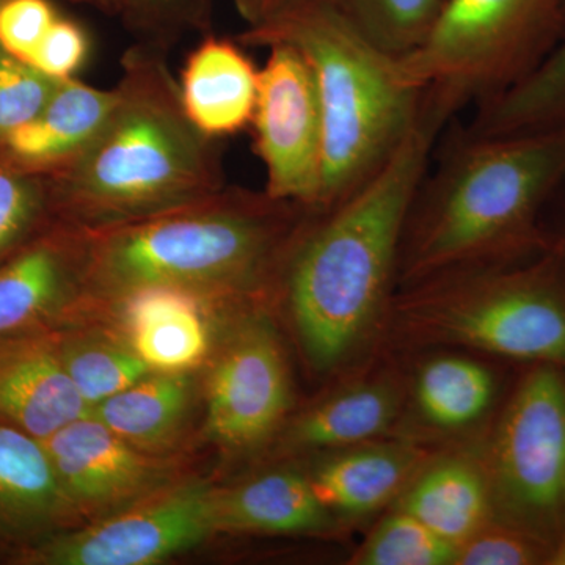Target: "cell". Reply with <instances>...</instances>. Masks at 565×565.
<instances>
[{
    "label": "cell",
    "mask_w": 565,
    "mask_h": 565,
    "mask_svg": "<svg viewBox=\"0 0 565 565\" xmlns=\"http://www.w3.org/2000/svg\"><path fill=\"white\" fill-rule=\"evenodd\" d=\"M457 111L444 95L424 88L418 120L385 166L297 234L281 264V282L315 366L329 370L343 362L381 313L416 192Z\"/></svg>",
    "instance_id": "6da1fadb"
},
{
    "label": "cell",
    "mask_w": 565,
    "mask_h": 565,
    "mask_svg": "<svg viewBox=\"0 0 565 565\" xmlns=\"http://www.w3.org/2000/svg\"><path fill=\"white\" fill-rule=\"evenodd\" d=\"M117 87L120 99L102 132L52 173L51 206L82 232L141 221L226 185L221 140L189 120L166 51L134 44Z\"/></svg>",
    "instance_id": "7a4b0ae2"
},
{
    "label": "cell",
    "mask_w": 565,
    "mask_h": 565,
    "mask_svg": "<svg viewBox=\"0 0 565 565\" xmlns=\"http://www.w3.org/2000/svg\"><path fill=\"white\" fill-rule=\"evenodd\" d=\"M565 185V125L468 137L424 174L401 250L404 280L419 282L546 250L544 212Z\"/></svg>",
    "instance_id": "3957f363"
},
{
    "label": "cell",
    "mask_w": 565,
    "mask_h": 565,
    "mask_svg": "<svg viewBox=\"0 0 565 565\" xmlns=\"http://www.w3.org/2000/svg\"><path fill=\"white\" fill-rule=\"evenodd\" d=\"M307 210L266 192L223 188L141 221L84 233L82 286L121 297L145 286H177L236 299L269 285Z\"/></svg>",
    "instance_id": "277c9868"
},
{
    "label": "cell",
    "mask_w": 565,
    "mask_h": 565,
    "mask_svg": "<svg viewBox=\"0 0 565 565\" xmlns=\"http://www.w3.org/2000/svg\"><path fill=\"white\" fill-rule=\"evenodd\" d=\"M237 41L250 47L289 44L313 71L323 118L322 189L313 212L330 210L373 178L418 120L424 90L329 0H281Z\"/></svg>",
    "instance_id": "5b68a950"
},
{
    "label": "cell",
    "mask_w": 565,
    "mask_h": 565,
    "mask_svg": "<svg viewBox=\"0 0 565 565\" xmlns=\"http://www.w3.org/2000/svg\"><path fill=\"white\" fill-rule=\"evenodd\" d=\"M399 311L424 340L565 371V264L546 250L419 281Z\"/></svg>",
    "instance_id": "8992f818"
},
{
    "label": "cell",
    "mask_w": 565,
    "mask_h": 565,
    "mask_svg": "<svg viewBox=\"0 0 565 565\" xmlns=\"http://www.w3.org/2000/svg\"><path fill=\"white\" fill-rule=\"evenodd\" d=\"M565 40V0H446L433 32L401 58L415 87L462 110L525 79Z\"/></svg>",
    "instance_id": "52a82bcc"
},
{
    "label": "cell",
    "mask_w": 565,
    "mask_h": 565,
    "mask_svg": "<svg viewBox=\"0 0 565 565\" xmlns=\"http://www.w3.org/2000/svg\"><path fill=\"white\" fill-rule=\"evenodd\" d=\"M498 522L555 552L565 531V371L534 364L493 434L487 467Z\"/></svg>",
    "instance_id": "ba28073f"
},
{
    "label": "cell",
    "mask_w": 565,
    "mask_h": 565,
    "mask_svg": "<svg viewBox=\"0 0 565 565\" xmlns=\"http://www.w3.org/2000/svg\"><path fill=\"white\" fill-rule=\"evenodd\" d=\"M215 489L158 490L73 533L46 535L18 550L24 565H151L192 548L215 531Z\"/></svg>",
    "instance_id": "9c48e42d"
},
{
    "label": "cell",
    "mask_w": 565,
    "mask_h": 565,
    "mask_svg": "<svg viewBox=\"0 0 565 565\" xmlns=\"http://www.w3.org/2000/svg\"><path fill=\"white\" fill-rule=\"evenodd\" d=\"M250 125L253 151L266 169L264 192L316 211L323 172V118L313 71L289 44L267 47Z\"/></svg>",
    "instance_id": "30bf717a"
},
{
    "label": "cell",
    "mask_w": 565,
    "mask_h": 565,
    "mask_svg": "<svg viewBox=\"0 0 565 565\" xmlns=\"http://www.w3.org/2000/svg\"><path fill=\"white\" fill-rule=\"evenodd\" d=\"M207 430L230 448H252L291 404L288 364L266 316L250 315L218 352L206 385Z\"/></svg>",
    "instance_id": "8fae6325"
},
{
    "label": "cell",
    "mask_w": 565,
    "mask_h": 565,
    "mask_svg": "<svg viewBox=\"0 0 565 565\" xmlns=\"http://www.w3.org/2000/svg\"><path fill=\"white\" fill-rule=\"evenodd\" d=\"M71 514L110 515L161 490L166 475L93 415L41 440Z\"/></svg>",
    "instance_id": "7c38bea8"
},
{
    "label": "cell",
    "mask_w": 565,
    "mask_h": 565,
    "mask_svg": "<svg viewBox=\"0 0 565 565\" xmlns=\"http://www.w3.org/2000/svg\"><path fill=\"white\" fill-rule=\"evenodd\" d=\"M92 407L63 366L58 334L43 326L0 334V423L50 437Z\"/></svg>",
    "instance_id": "4fadbf2b"
},
{
    "label": "cell",
    "mask_w": 565,
    "mask_h": 565,
    "mask_svg": "<svg viewBox=\"0 0 565 565\" xmlns=\"http://www.w3.org/2000/svg\"><path fill=\"white\" fill-rule=\"evenodd\" d=\"M206 294L177 286H145L118 297L129 345L152 373L185 374L210 353Z\"/></svg>",
    "instance_id": "5bb4252c"
},
{
    "label": "cell",
    "mask_w": 565,
    "mask_h": 565,
    "mask_svg": "<svg viewBox=\"0 0 565 565\" xmlns=\"http://www.w3.org/2000/svg\"><path fill=\"white\" fill-rule=\"evenodd\" d=\"M259 70L239 41L207 33L181 70L182 107L199 131L221 140L250 128Z\"/></svg>",
    "instance_id": "9a60e30c"
},
{
    "label": "cell",
    "mask_w": 565,
    "mask_h": 565,
    "mask_svg": "<svg viewBox=\"0 0 565 565\" xmlns=\"http://www.w3.org/2000/svg\"><path fill=\"white\" fill-rule=\"evenodd\" d=\"M120 99L110 90L77 79L58 82L39 117L0 140L11 162L55 173L76 159L102 132Z\"/></svg>",
    "instance_id": "2e32d148"
},
{
    "label": "cell",
    "mask_w": 565,
    "mask_h": 565,
    "mask_svg": "<svg viewBox=\"0 0 565 565\" xmlns=\"http://www.w3.org/2000/svg\"><path fill=\"white\" fill-rule=\"evenodd\" d=\"M71 515L40 438L0 423V539L21 542V550Z\"/></svg>",
    "instance_id": "e0dca14e"
},
{
    "label": "cell",
    "mask_w": 565,
    "mask_h": 565,
    "mask_svg": "<svg viewBox=\"0 0 565 565\" xmlns=\"http://www.w3.org/2000/svg\"><path fill=\"white\" fill-rule=\"evenodd\" d=\"M84 234L47 237L0 266V334L41 326L82 285Z\"/></svg>",
    "instance_id": "ac0fdd59"
},
{
    "label": "cell",
    "mask_w": 565,
    "mask_h": 565,
    "mask_svg": "<svg viewBox=\"0 0 565 565\" xmlns=\"http://www.w3.org/2000/svg\"><path fill=\"white\" fill-rule=\"evenodd\" d=\"M214 520L217 534H297L323 530L330 515L311 479L274 471L232 489H215Z\"/></svg>",
    "instance_id": "d6986e66"
},
{
    "label": "cell",
    "mask_w": 565,
    "mask_h": 565,
    "mask_svg": "<svg viewBox=\"0 0 565 565\" xmlns=\"http://www.w3.org/2000/svg\"><path fill=\"white\" fill-rule=\"evenodd\" d=\"M397 509L414 515L459 548L492 522L493 498L484 470L465 460H445L416 476Z\"/></svg>",
    "instance_id": "ffe728a7"
},
{
    "label": "cell",
    "mask_w": 565,
    "mask_h": 565,
    "mask_svg": "<svg viewBox=\"0 0 565 565\" xmlns=\"http://www.w3.org/2000/svg\"><path fill=\"white\" fill-rule=\"evenodd\" d=\"M419 462L422 452L407 445L356 448L323 463L311 484L329 511L370 514L404 489Z\"/></svg>",
    "instance_id": "44dd1931"
},
{
    "label": "cell",
    "mask_w": 565,
    "mask_h": 565,
    "mask_svg": "<svg viewBox=\"0 0 565 565\" xmlns=\"http://www.w3.org/2000/svg\"><path fill=\"white\" fill-rule=\"evenodd\" d=\"M191 401L188 373H152L96 404L92 415L136 448H162L180 433Z\"/></svg>",
    "instance_id": "7402d4cb"
},
{
    "label": "cell",
    "mask_w": 565,
    "mask_h": 565,
    "mask_svg": "<svg viewBox=\"0 0 565 565\" xmlns=\"http://www.w3.org/2000/svg\"><path fill=\"white\" fill-rule=\"evenodd\" d=\"M565 125V40L514 87L478 104L468 137H500Z\"/></svg>",
    "instance_id": "603a6c76"
},
{
    "label": "cell",
    "mask_w": 565,
    "mask_h": 565,
    "mask_svg": "<svg viewBox=\"0 0 565 565\" xmlns=\"http://www.w3.org/2000/svg\"><path fill=\"white\" fill-rule=\"evenodd\" d=\"M397 414L392 386L363 384L343 390L311 408L289 433L299 448H344L385 433Z\"/></svg>",
    "instance_id": "cb8c5ba5"
},
{
    "label": "cell",
    "mask_w": 565,
    "mask_h": 565,
    "mask_svg": "<svg viewBox=\"0 0 565 565\" xmlns=\"http://www.w3.org/2000/svg\"><path fill=\"white\" fill-rule=\"evenodd\" d=\"M494 379L482 364L459 356L434 360L416 381V403L424 418L445 429L468 426L489 411Z\"/></svg>",
    "instance_id": "d4e9b609"
},
{
    "label": "cell",
    "mask_w": 565,
    "mask_h": 565,
    "mask_svg": "<svg viewBox=\"0 0 565 565\" xmlns=\"http://www.w3.org/2000/svg\"><path fill=\"white\" fill-rule=\"evenodd\" d=\"M341 17L377 50L407 57L433 32L446 0H329Z\"/></svg>",
    "instance_id": "484cf974"
},
{
    "label": "cell",
    "mask_w": 565,
    "mask_h": 565,
    "mask_svg": "<svg viewBox=\"0 0 565 565\" xmlns=\"http://www.w3.org/2000/svg\"><path fill=\"white\" fill-rule=\"evenodd\" d=\"M58 345L66 374L90 407L152 374L131 345L109 340H65Z\"/></svg>",
    "instance_id": "4316f807"
},
{
    "label": "cell",
    "mask_w": 565,
    "mask_h": 565,
    "mask_svg": "<svg viewBox=\"0 0 565 565\" xmlns=\"http://www.w3.org/2000/svg\"><path fill=\"white\" fill-rule=\"evenodd\" d=\"M459 548L407 512L394 511L375 527L355 556L362 565L456 564Z\"/></svg>",
    "instance_id": "83f0119b"
},
{
    "label": "cell",
    "mask_w": 565,
    "mask_h": 565,
    "mask_svg": "<svg viewBox=\"0 0 565 565\" xmlns=\"http://www.w3.org/2000/svg\"><path fill=\"white\" fill-rule=\"evenodd\" d=\"M122 24L137 43L169 52L189 35L212 33V0H120Z\"/></svg>",
    "instance_id": "f1b7e54d"
},
{
    "label": "cell",
    "mask_w": 565,
    "mask_h": 565,
    "mask_svg": "<svg viewBox=\"0 0 565 565\" xmlns=\"http://www.w3.org/2000/svg\"><path fill=\"white\" fill-rule=\"evenodd\" d=\"M58 82L0 50V140L35 120Z\"/></svg>",
    "instance_id": "f546056e"
},
{
    "label": "cell",
    "mask_w": 565,
    "mask_h": 565,
    "mask_svg": "<svg viewBox=\"0 0 565 565\" xmlns=\"http://www.w3.org/2000/svg\"><path fill=\"white\" fill-rule=\"evenodd\" d=\"M47 206L50 185L10 159L0 161V256L20 243Z\"/></svg>",
    "instance_id": "4dcf8cb0"
},
{
    "label": "cell",
    "mask_w": 565,
    "mask_h": 565,
    "mask_svg": "<svg viewBox=\"0 0 565 565\" xmlns=\"http://www.w3.org/2000/svg\"><path fill=\"white\" fill-rule=\"evenodd\" d=\"M555 548L503 522H489L459 546L460 565L552 564Z\"/></svg>",
    "instance_id": "1f68e13d"
},
{
    "label": "cell",
    "mask_w": 565,
    "mask_h": 565,
    "mask_svg": "<svg viewBox=\"0 0 565 565\" xmlns=\"http://www.w3.org/2000/svg\"><path fill=\"white\" fill-rule=\"evenodd\" d=\"M57 18L50 0H0V50L28 63Z\"/></svg>",
    "instance_id": "d6a6232c"
},
{
    "label": "cell",
    "mask_w": 565,
    "mask_h": 565,
    "mask_svg": "<svg viewBox=\"0 0 565 565\" xmlns=\"http://www.w3.org/2000/svg\"><path fill=\"white\" fill-rule=\"evenodd\" d=\"M90 54V39L79 22L58 17L29 65L55 81L73 79Z\"/></svg>",
    "instance_id": "836d02e7"
},
{
    "label": "cell",
    "mask_w": 565,
    "mask_h": 565,
    "mask_svg": "<svg viewBox=\"0 0 565 565\" xmlns=\"http://www.w3.org/2000/svg\"><path fill=\"white\" fill-rule=\"evenodd\" d=\"M281 0H233L237 13L243 18L245 24L255 25L264 18L269 17Z\"/></svg>",
    "instance_id": "e575fe53"
},
{
    "label": "cell",
    "mask_w": 565,
    "mask_h": 565,
    "mask_svg": "<svg viewBox=\"0 0 565 565\" xmlns=\"http://www.w3.org/2000/svg\"><path fill=\"white\" fill-rule=\"evenodd\" d=\"M546 248L555 252L565 264V210L563 218H561L559 225L556 228H548L544 225Z\"/></svg>",
    "instance_id": "d590c367"
},
{
    "label": "cell",
    "mask_w": 565,
    "mask_h": 565,
    "mask_svg": "<svg viewBox=\"0 0 565 565\" xmlns=\"http://www.w3.org/2000/svg\"><path fill=\"white\" fill-rule=\"evenodd\" d=\"M74 2L95 7V9L104 11V13L115 14V17L120 14V0H74Z\"/></svg>",
    "instance_id": "8d00e7d4"
},
{
    "label": "cell",
    "mask_w": 565,
    "mask_h": 565,
    "mask_svg": "<svg viewBox=\"0 0 565 565\" xmlns=\"http://www.w3.org/2000/svg\"><path fill=\"white\" fill-rule=\"evenodd\" d=\"M552 564L565 565V541L561 542L559 546H557Z\"/></svg>",
    "instance_id": "74e56055"
},
{
    "label": "cell",
    "mask_w": 565,
    "mask_h": 565,
    "mask_svg": "<svg viewBox=\"0 0 565 565\" xmlns=\"http://www.w3.org/2000/svg\"><path fill=\"white\" fill-rule=\"evenodd\" d=\"M563 541H565V531H564V537H563Z\"/></svg>",
    "instance_id": "f35d334b"
}]
</instances>
